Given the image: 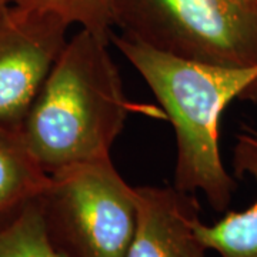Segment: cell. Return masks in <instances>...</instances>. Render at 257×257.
<instances>
[{
  "label": "cell",
  "mask_w": 257,
  "mask_h": 257,
  "mask_svg": "<svg viewBox=\"0 0 257 257\" xmlns=\"http://www.w3.org/2000/svg\"><path fill=\"white\" fill-rule=\"evenodd\" d=\"M109 39L80 29L57 57L33 101L20 136L47 175L110 159L133 111L166 117L127 97Z\"/></svg>",
  "instance_id": "obj_1"
},
{
  "label": "cell",
  "mask_w": 257,
  "mask_h": 257,
  "mask_svg": "<svg viewBox=\"0 0 257 257\" xmlns=\"http://www.w3.org/2000/svg\"><path fill=\"white\" fill-rule=\"evenodd\" d=\"M110 43L143 77L175 127L173 186L202 193L213 210H229L237 182L221 159L220 120L233 100L257 101V64L231 67L186 60L113 33Z\"/></svg>",
  "instance_id": "obj_2"
},
{
  "label": "cell",
  "mask_w": 257,
  "mask_h": 257,
  "mask_svg": "<svg viewBox=\"0 0 257 257\" xmlns=\"http://www.w3.org/2000/svg\"><path fill=\"white\" fill-rule=\"evenodd\" d=\"M120 35L186 60L257 64V10L240 0H110Z\"/></svg>",
  "instance_id": "obj_3"
},
{
  "label": "cell",
  "mask_w": 257,
  "mask_h": 257,
  "mask_svg": "<svg viewBox=\"0 0 257 257\" xmlns=\"http://www.w3.org/2000/svg\"><path fill=\"white\" fill-rule=\"evenodd\" d=\"M47 236L63 257H126L138 223L135 186L110 159L62 169L39 200Z\"/></svg>",
  "instance_id": "obj_4"
},
{
  "label": "cell",
  "mask_w": 257,
  "mask_h": 257,
  "mask_svg": "<svg viewBox=\"0 0 257 257\" xmlns=\"http://www.w3.org/2000/svg\"><path fill=\"white\" fill-rule=\"evenodd\" d=\"M69 28L56 15L0 2V127L20 133Z\"/></svg>",
  "instance_id": "obj_5"
},
{
  "label": "cell",
  "mask_w": 257,
  "mask_h": 257,
  "mask_svg": "<svg viewBox=\"0 0 257 257\" xmlns=\"http://www.w3.org/2000/svg\"><path fill=\"white\" fill-rule=\"evenodd\" d=\"M138 223L126 257H207L193 223L196 194L175 186H136Z\"/></svg>",
  "instance_id": "obj_6"
},
{
  "label": "cell",
  "mask_w": 257,
  "mask_h": 257,
  "mask_svg": "<svg viewBox=\"0 0 257 257\" xmlns=\"http://www.w3.org/2000/svg\"><path fill=\"white\" fill-rule=\"evenodd\" d=\"M233 167L237 176H253L257 184V140L253 130L239 135ZM193 226L203 246L220 257H257V197L246 210L224 211L213 224H204L199 216Z\"/></svg>",
  "instance_id": "obj_7"
},
{
  "label": "cell",
  "mask_w": 257,
  "mask_h": 257,
  "mask_svg": "<svg viewBox=\"0 0 257 257\" xmlns=\"http://www.w3.org/2000/svg\"><path fill=\"white\" fill-rule=\"evenodd\" d=\"M49 182L20 133L0 127V231L40 200Z\"/></svg>",
  "instance_id": "obj_8"
},
{
  "label": "cell",
  "mask_w": 257,
  "mask_h": 257,
  "mask_svg": "<svg viewBox=\"0 0 257 257\" xmlns=\"http://www.w3.org/2000/svg\"><path fill=\"white\" fill-rule=\"evenodd\" d=\"M20 8L52 13L63 19L67 25H77L97 36L110 40V0H9Z\"/></svg>",
  "instance_id": "obj_9"
},
{
  "label": "cell",
  "mask_w": 257,
  "mask_h": 257,
  "mask_svg": "<svg viewBox=\"0 0 257 257\" xmlns=\"http://www.w3.org/2000/svg\"><path fill=\"white\" fill-rule=\"evenodd\" d=\"M0 257H63L47 236L39 202L0 231Z\"/></svg>",
  "instance_id": "obj_10"
},
{
  "label": "cell",
  "mask_w": 257,
  "mask_h": 257,
  "mask_svg": "<svg viewBox=\"0 0 257 257\" xmlns=\"http://www.w3.org/2000/svg\"><path fill=\"white\" fill-rule=\"evenodd\" d=\"M240 2H243V3H246V5H250V6H253V0H240ZM254 8V6H253Z\"/></svg>",
  "instance_id": "obj_11"
},
{
  "label": "cell",
  "mask_w": 257,
  "mask_h": 257,
  "mask_svg": "<svg viewBox=\"0 0 257 257\" xmlns=\"http://www.w3.org/2000/svg\"><path fill=\"white\" fill-rule=\"evenodd\" d=\"M253 6H254V9L257 10V0H253Z\"/></svg>",
  "instance_id": "obj_12"
},
{
  "label": "cell",
  "mask_w": 257,
  "mask_h": 257,
  "mask_svg": "<svg viewBox=\"0 0 257 257\" xmlns=\"http://www.w3.org/2000/svg\"><path fill=\"white\" fill-rule=\"evenodd\" d=\"M253 135H254V136H256V140H257V133H256V132H253Z\"/></svg>",
  "instance_id": "obj_13"
},
{
  "label": "cell",
  "mask_w": 257,
  "mask_h": 257,
  "mask_svg": "<svg viewBox=\"0 0 257 257\" xmlns=\"http://www.w3.org/2000/svg\"><path fill=\"white\" fill-rule=\"evenodd\" d=\"M0 2H9V0H0Z\"/></svg>",
  "instance_id": "obj_14"
}]
</instances>
